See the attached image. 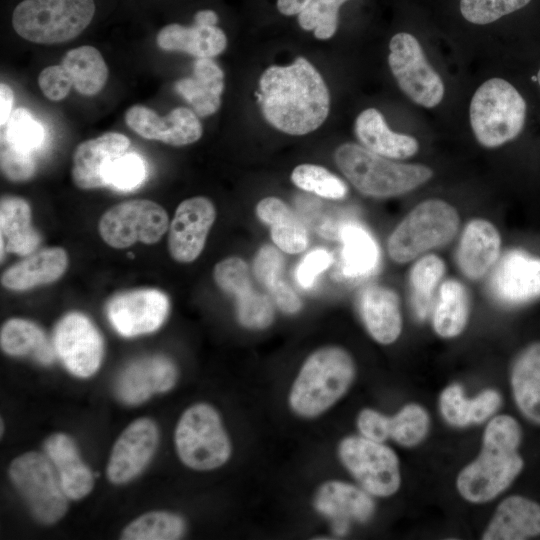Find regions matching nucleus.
<instances>
[{"mask_svg": "<svg viewBox=\"0 0 540 540\" xmlns=\"http://www.w3.org/2000/svg\"><path fill=\"white\" fill-rule=\"evenodd\" d=\"M257 96L265 120L289 135L315 131L330 110L326 82L316 67L301 56L289 65L266 68L259 78Z\"/></svg>", "mask_w": 540, "mask_h": 540, "instance_id": "f257e3e1", "label": "nucleus"}, {"mask_svg": "<svg viewBox=\"0 0 540 540\" xmlns=\"http://www.w3.org/2000/svg\"><path fill=\"white\" fill-rule=\"evenodd\" d=\"M518 422L509 415L493 417L485 427L482 450L457 477L460 495L472 503L492 500L507 489L523 468L517 449Z\"/></svg>", "mask_w": 540, "mask_h": 540, "instance_id": "f03ea898", "label": "nucleus"}, {"mask_svg": "<svg viewBox=\"0 0 540 540\" xmlns=\"http://www.w3.org/2000/svg\"><path fill=\"white\" fill-rule=\"evenodd\" d=\"M334 161L359 192L376 198L410 192L433 175V171L425 165L396 162L355 143L338 146Z\"/></svg>", "mask_w": 540, "mask_h": 540, "instance_id": "7ed1b4c3", "label": "nucleus"}, {"mask_svg": "<svg viewBox=\"0 0 540 540\" xmlns=\"http://www.w3.org/2000/svg\"><path fill=\"white\" fill-rule=\"evenodd\" d=\"M354 376L355 365L346 350L319 348L303 363L290 390L289 404L300 416H318L346 393Z\"/></svg>", "mask_w": 540, "mask_h": 540, "instance_id": "20e7f679", "label": "nucleus"}, {"mask_svg": "<svg viewBox=\"0 0 540 540\" xmlns=\"http://www.w3.org/2000/svg\"><path fill=\"white\" fill-rule=\"evenodd\" d=\"M526 102L519 91L502 78L482 83L472 96L469 119L476 140L484 147H499L523 129Z\"/></svg>", "mask_w": 540, "mask_h": 540, "instance_id": "39448f33", "label": "nucleus"}, {"mask_svg": "<svg viewBox=\"0 0 540 540\" xmlns=\"http://www.w3.org/2000/svg\"><path fill=\"white\" fill-rule=\"evenodd\" d=\"M94 13V0H23L12 13V26L27 41L58 44L81 34Z\"/></svg>", "mask_w": 540, "mask_h": 540, "instance_id": "423d86ee", "label": "nucleus"}, {"mask_svg": "<svg viewBox=\"0 0 540 540\" xmlns=\"http://www.w3.org/2000/svg\"><path fill=\"white\" fill-rule=\"evenodd\" d=\"M457 210L441 199L416 205L388 239V252L397 263L410 262L431 249L448 243L459 228Z\"/></svg>", "mask_w": 540, "mask_h": 540, "instance_id": "0eeeda50", "label": "nucleus"}, {"mask_svg": "<svg viewBox=\"0 0 540 540\" xmlns=\"http://www.w3.org/2000/svg\"><path fill=\"white\" fill-rule=\"evenodd\" d=\"M179 458L194 470L206 471L222 466L231 455V443L218 412L198 403L187 408L175 429Z\"/></svg>", "mask_w": 540, "mask_h": 540, "instance_id": "6e6552de", "label": "nucleus"}, {"mask_svg": "<svg viewBox=\"0 0 540 540\" xmlns=\"http://www.w3.org/2000/svg\"><path fill=\"white\" fill-rule=\"evenodd\" d=\"M9 476L37 520L53 524L64 516L69 498L47 455L27 452L16 457L10 464Z\"/></svg>", "mask_w": 540, "mask_h": 540, "instance_id": "1a4fd4ad", "label": "nucleus"}, {"mask_svg": "<svg viewBox=\"0 0 540 540\" xmlns=\"http://www.w3.org/2000/svg\"><path fill=\"white\" fill-rule=\"evenodd\" d=\"M338 454L346 469L370 495L387 497L399 489V460L384 442L361 435L349 436L340 442Z\"/></svg>", "mask_w": 540, "mask_h": 540, "instance_id": "9d476101", "label": "nucleus"}, {"mask_svg": "<svg viewBox=\"0 0 540 540\" xmlns=\"http://www.w3.org/2000/svg\"><path fill=\"white\" fill-rule=\"evenodd\" d=\"M169 229L166 210L156 202L134 199L109 208L100 218L98 230L112 248L124 249L140 241L155 244Z\"/></svg>", "mask_w": 540, "mask_h": 540, "instance_id": "9b49d317", "label": "nucleus"}, {"mask_svg": "<svg viewBox=\"0 0 540 540\" xmlns=\"http://www.w3.org/2000/svg\"><path fill=\"white\" fill-rule=\"evenodd\" d=\"M388 64L399 88L414 103L426 108L440 104L444 83L412 34L400 32L391 38Z\"/></svg>", "mask_w": 540, "mask_h": 540, "instance_id": "f8f14e48", "label": "nucleus"}, {"mask_svg": "<svg viewBox=\"0 0 540 540\" xmlns=\"http://www.w3.org/2000/svg\"><path fill=\"white\" fill-rule=\"evenodd\" d=\"M53 346L64 366L77 377L93 375L101 364L102 336L82 313L71 312L59 320L53 333Z\"/></svg>", "mask_w": 540, "mask_h": 540, "instance_id": "ddd939ff", "label": "nucleus"}, {"mask_svg": "<svg viewBox=\"0 0 540 540\" xmlns=\"http://www.w3.org/2000/svg\"><path fill=\"white\" fill-rule=\"evenodd\" d=\"M168 311V297L157 289L119 293L109 300L106 307L109 322L125 337L156 331L164 323Z\"/></svg>", "mask_w": 540, "mask_h": 540, "instance_id": "4468645a", "label": "nucleus"}, {"mask_svg": "<svg viewBox=\"0 0 540 540\" xmlns=\"http://www.w3.org/2000/svg\"><path fill=\"white\" fill-rule=\"evenodd\" d=\"M215 218V206L207 197L196 196L182 201L168 229L171 257L180 263H191L197 259Z\"/></svg>", "mask_w": 540, "mask_h": 540, "instance_id": "2eb2a0df", "label": "nucleus"}, {"mask_svg": "<svg viewBox=\"0 0 540 540\" xmlns=\"http://www.w3.org/2000/svg\"><path fill=\"white\" fill-rule=\"evenodd\" d=\"M124 120L139 136L171 146L192 144L203 133L198 115L186 107H176L162 117L153 109L136 104L125 111Z\"/></svg>", "mask_w": 540, "mask_h": 540, "instance_id": "dca6fc26", "label": "nucleus"}, {"mask_svg": "<svg viewBox=\"0 0 540 540\" xmlns=\"http://www.w3.org/2000/svg\"><path fill=\"white\" fill-rule=\"evenodd\" d=\"M215 11L199 10L192 25L171 23L164 26L156 36V44L165 51L187 53L196 58H213L227 47V37L217 26Z\"/></svg>", "mask_w": 540, "mask_h": 540, "instance_id": "f3484780", "label": "nucleus"}, {"mask_svg": "<svg viewBox=\"0 0 540 540\" xmlns=\"http://www.w3.org/2000/svg\"><path fill=\"white\" fill-rule=\"evenodd\" d=\"M158 443L156 424L148 418L130 423L115 442L107 465L112 483L123 484L136 477L152 458Z\"/></svg>", "mask_w": 540, "mask_h": 540, "instance_id": "a211bd4d", "label": "nucleus"}, {"mask_svg": "<svg viewBox=\"0 0 540 540\" xmlns=\"http://www.w3.org/2000/svg\"><path fill=\"white\" fill-rule=\"evenodd\" d=\"M129 146V138L118 132H106L79 143L73 153L74 184L84 190L107 187L113 163Z\"/></svg>", "mask_w": 540, "mask_h": 540, "instance_id": "6ab92c4d", "label": "nucleus"}, {"mask_svg": "<svg viewBox=\"0 0 540 540\" xmlns=\"http://www.w3.org/2000/svg\"><path fill=\"white\" fill-rule=\"evenodd\" d=\"M491 289L498 300L510 305L540 297V258L522 250L508 251L493 272Z\"/></svg>", "mask_w": 540, "mask_h": 540, "instance_id": "aec40b11", "label": "nucleus"}, {"mask_svg": "<svg viewBox=\"0 0 540 540\" xmlns=\"http://www.w3.org/2000/svg\"><path fill=\"white\" fill-rule=\"evenodd\" d=\"M314 506L333 521V530L344 535L352 521L365 522L374 512L371 495L363 488L341 481H328L320 486Z\"/></svg>", "mask_w": 540, "mask_h": 540, "instance_id": "412c9836", "label": "nucleus"}, {"mask_svg": "<svg viewBox=\"0 0 540 540\" xmlns=\"http://www.w3.org/2000/svg\"><path fill=\"white\" fill-rule=\"evenodd\" d=\"M176 379L173 362L165 356L155 355L131 363L122 373L117 391L124 402L137 404L154 393L170 390Z\"/></svg>", "mask_w": 540, "mask_h": 540, "instance_id": "4be33fe9", "label": "nucleus"}, {"mask_svg": "<svg viewBox=\"0 0 540 540\" xmlns=\"http://www.w3.org/2000/svg\"><path fill=\"white\" fill-rule=\"evenodd\" d=\"M500 247V234L490 221L482 218L469 221L457 250L461 271L470 279L482 277L497 261Z\"/></svg>", "mask_w": 540, "mask_h": 540, "instance_id": "5701e85b", "label": "nucleus"}, {"mask_svg": "<svg viewBox=\"0 0 540 540\" xmlns=\"http://www.w3.org/2000/svg\"><path fill=\"white\" fill-rule=\"evenodd\" d=\"M359 311L364 325L374 340L391 344L402 330V315L398 296L381 286L366 288L359 298Z\"/></svg>", "mask_w": 540, "mask_h": 540, "instance_id": "b1692460", "label": "nucleus"}, {"mask_svg": "<svg viewBox=\"0 0 540 540\" xmlns=\"http://www.w3.org/2000/svg\"><path fill=\"white\" fill-rule=\"evenodd\" d=\"M354 131L362 146L389 159L409 158L419 150L415 137L392 131L375 108H367L356 117Z\"/></svg>", "mask_w": 540, "mask_h": 540, "instance_id": "393cba45", "label": "nucleus"}, {"mask_svg": "<svg viewBox=\"0 0 540 540\" xmlns=\"http://www.w3.org/2000/svg\"><path fill=\"white\" fill-rule=\"evenodd\" d=\"M537 535H540V505L514 495L499 504L483 539L523 540Z\"/></svg>", "mask_w": 540, "mask_h": 540, "instance_id": "a878e982", "label": "nucleus"}, {"mask_svg": "<svg viewBox=\"0 0 540 540\" xmlns=\"http://www.w3.org/2000/svg\"><path fill=\"white\" fill-rule=\"evenodd\" d=\"M67 266L68 256L63 248L42 249L6 269L1 276V284L13 291L28 290L55 282Z\"/></svg>", "mask_w": 540, "mask_h": 540, "instance_id": "bb28decb", "label": "nucleus"}, {"mask_svg": "<svg viewBox=\"0 0 540 540\" xmlns=\"http://www.w3.org/2000/svg\"><path fill=\"white\" fill-rule=\"evenodd\" d=\"M174 88L200 117L210 116L221 106L224 73L212 58H197L192 77L181 78Z\"/></svg>", "mask_w": 540, "mask_h": 540, "instance_id": "cd10ccee", "label": "nucleus"}, {"mask_svg": "<svg viewBox=\"0 0 540 540\" xmlns=\"http://www.w3.org/2000/svg\"><path fill=\"white\" fill-rule=\"evenodd\" d=\"M44 450L55 466L69 499L78 500L91 492L94 485L93 474L82 462L70 437L55 433L46 439Z\"/></svg>", "mask_w": 540, "mask_h": 540, "instance_id": "c85d7f7f", "label": "nucleus"}, {"mask_svg": "<svg viewBox=\"0 0 540 540\" xmlns=\"http://www.w3.org/2000/svg\"><path fill=\"white\" fill-rule=\"evenodd\" d=\"M1 256L14 253L32 254L40 243V236L31 225L29 203L16 196H6L0 204Z\"/></svg>", "mask_w": 540, "mask_h": 540, "instance_id": "c756f323", "label": "nucleus"}, {"mask_svg": "<svg viewBox=\"0 0 540 540\" xmlns=\"http://www.w3.org/2000/svg\"><path fill=\"white\" fill-rule=\"evenodd\" d=\"M256 214L270 227L272 241L282 252L298 254L306 249V228L283 200L273 196L261 199Z\"/></svg>", "mask_w": 540, "mask_h": 540, "instance_id": "7c9ffc66", "label": "nucleus"}, {"mask_svg": "<svg viewBox=\"0 0 540 540\" xmlns=\"http://www.w3.org/2000/svg\"><path fill=\"white\" fill-rule=\"evenodd\" d=\"M511 386L520 411L540 424V342L527 347L516 359Z\"/></svg>", "mask_w": 540, "mask_h": 540, "instance_id": "2f4dec72", "label": "nucleus"}, {"mask_svg": "<svg viewBox=\"0 0 540 540\" xmlns=\"http://www.w3.org/2000/svg\"><path fill=\"white\" fill-rule=\"evenodd\" d=\"M60 65L70 77L73 88L84 96L98 94L108 80V67L102 54L90 45L67 51Z\"/></svg>", "mask_w": 540, "mask_h": 540, "instance_id": "473e14b6", "label": "nucleus"}, {"mask_svg": "<svg viewBox=\"0 0 540 540\" xmlns=\"http://www.w3.org/2000/svg\"><path fill=\"white\" fill-rule=\"evenodd\" d=\"M0 344L8 355H30L44 365L51 364L56 353L42 329L35 323L21 318H12L3 324Z\"/></svg>", "mask_w": 540, "mask_h": 540, "instance_id": "72a5a7b5", "label": "nucleus"}, {"mask_svg": "<svg viewBox=\"0 0 540 540\" xmlns=\"http://www.w3.org/2000/svg\"><path fill=\"white\" fill-rule=\"evenodd\" d=\"M469 296L458 280L448 279L441 284L432 311L435 332L443 338L458 336L469 317Z\"/></svg>", "mask_w": 540, "mask_h": 540, "instance_id": "f704fd0d", "label": "nucleus"}, {"mask_svg": "<svg viewBox=\"0 0 540 540\" xmlns=\"http://www.w3.org/2000/svg\"><path fill=\"white\" fill-rule=\"evenodd\" d=\"M342 242V271L348 277L370 274L379 261V250L370 233L356 223H344L339 236Z\"/></svg>", "mask_w": 540, "mask_h": 540, "instance_id": "c9c22d12", "label": "nucleus"}, {"mask_svg": "<svg viewBox=\"0 0 540 540\" xmlns=\"http://www.w3.org/2000/svg\"><path fill=\"white\" fill-rule=\"evenodd\" d=\"M445 273L444 261L433 254L421 256L413 264L410 275L411 302L418 319L433 311L434 293Z\"/></svg>", "mask_w": 540, "mask_h": 540, "instance_id": "e433bc0d", "label": "nucleus"}, {"mask_svg": "<svg viewBox=\"0 0 540 540\" xmlns=\"http://www.w3.org/2000/svg\"><path fill=\"white\" fill-rule=\"evenodd\" d=\"M185 530L183 519L173 513L153 511L138 517L122 533L125 540H175Z\"/></svg>", "mask_w": 540, "mask_h": 540, "instance_id": "4c0bfd02", "label": "nucleus"}, {"mask_svg": "<svg viewBox=\"0 0 540 540\" xmlns=\"http://www.w3.org/2000/svg\"><path fill=\"white\" fill-rule=\"evenodd\" d=\"M44 138L43 126L23 107L14 109L2 127L1 143L29 154L42 146Z\"/></svg>", "mask_w": 540, "mask_h": 540, "instance_id": "58836bf2", "label": "nucleus"}, {"mask_svg": "<svg viewBox=\"0 0 540 540\" xmlns=\"http://www.w3.org/2000/svg\"><path fill=\"white\" fill-rule=\"evenodd\" d=\"M298 188L327 199H341L347 194L346 184L326 168L315 164H300L291 173Z\"/></svg>", "mask_w": 540, "mask_h": 540, "instance_id": "ea45409f", "label": "nucleus"}, {"mask_svg": "<svg viewBox=\"0 0 540 540\" xmlns=\"http://www.w3.org/2000/svg\"><path fill=\"white\" fill-rule=\"evenodd\" d=\"M429 427L430 418L426 410L411 403L390 417V438L402 446L412 447L425 438Z\"/></svg>", "mask_w": 540, "mask_h": 540, "instance_id": "a19ab883", "label": "nucleus"}, {"mask_svg": "<svg viewBox=\"0 0 540 540\" xmlns=\"http://www.w3.org/2000/svg\"><path fill=\"white\" fill-rule=\"evenodd\" d=\"M348 0H311L297 15L299 26L312 31L319 40L334 36L338 28L339 9Z\"/></svg>", "mask_w": 540, "mask_h": 540, "instance_id": "79ce46f5", "label": "nucleus"}, {"mask_svg": "<svg viewBox=\"0 0 540 540\" xmlns=\"http://www.w3.org/2000/svg\"><path fill=\"white\" fill-rule=\"evenodd\" d=\"M236 298L239 323L248 329H264L274 320V307L268 296L250 288Z\"/></svg>", "mask_w": 540, "mask_h": 540, "instance_id": "37998d69", "label": "nucleus"}, {"mask_svg": "<svg viewBox=\"0 0 540 540\" xmlns=\"http://www.w3.org/2000/svg\"><path fill=\"white\" fill-rule=\"evenodd\" d=\"M531 0H460V12L470 23L485 25L513 13Z\"/></svg>", "mask_w": 540, "mask_h": 540, "instance_id": "c03bdc74", "label": "nucleus"}, {"mask_svg": "<svg viewBox=\"0 0 540 540\" xmlns=\"http://www.w3.org/2000/svg\"><path fill=\"white\" fill-rule=\"evenodd\" d=\"M147 177V168L142 157L135 153H124L113 163L109 175V187L129 192L140 187Z\"/></svg>", "mask_w": 540, "mask_h": 540, "instance_id": "a18cd8bd", "label": "nucleus"}, {"mask_svg": "<svg viewBox=\"0 0 540 540\" xmlns=\"http://www.w3.org/2000/svg\"><path fill=\"white\" fill-rule=\"evenodd\" d=\"M213 278L221 290L235 297L252 288L248 265L239 257H228L218 262Z\"/></svg>", "mask_w": 540, "mask_h": 540, "instance_id": "49530a36", "label": "nucleus"}, {"mask_svg": "<svg viewBox=\"0 0 540 540\" xmlns=\"http://www.w3.org/2000/svg\"><path fill=\"white\" fill-rule=\"evenodd\" d=\"M439 407L444 419L456 427L472 424L471 399L458 384L446 387L440 395Z\"/></svg>", "mask_w": 540, "mask_h": 540, "instance_id": "de8ad7c7", "label": "nucleus"}, {"mask_svg": "<svg viewBox=\"0 0 540 540\" xmlns=\"http://www.w3.org/2000/svg\"><path fill=\"white\" fill-rule=\"evenodd\" d=\"M1 171L13 182H23L32 178L36 164L32 154L17 150L8 144L1 143Z\"/></svg>", "mask_w": 540, "mask_h": 540, "instance_id": "09e8293b", "label": "nucleus"}, {"mask_svg": "<svg viewBox=\"0 0 540 540\" xmlns=\"http://www.w3.org/2000/svg\"><path fill=\"white\" fill-rule=\"evenodd\" d=\"M284 260L277 248L264 245L256 253L253 262L255 278L265 287L272 281L282 277Z\"/></svg>", "mask_w": 540, "mask_h": 540, "instance_id": "8fccbe9b", "label": "nucleus"}, {"mask_svg": "<svg viewBox=\"0 0 540 540\" xmlns=\"http://www.w3.org/2000/svg\"><path fill=\"white\" fill-rule=\"evenodd\" d=\"M38 85L46 98L61 101L70 92L72 81L61 65L44 68L38 76Z\"/></svg>", "mask_w": 540, "mask_h": 540, "instance_id": "3c124183", "label": "nucleus"}, {"mask_svg": "<svg viewBox=\"0 0 540 540\" xmlns=\"http://www.w3.org/2000/svg\"><path fill=\"white\" fill-rule=\"evenodd\" d=\"M360 435L377 442H384L390 437V417L374 410L363 409L357 418Z\"/></svg>", "mask_w": 540, "mask_h": 540, "instance_id": "603ef678", "label": "nucleus"}, {"mask_svg": "<svg viewBox=\"0 0 540 540\" xmlns=\"http://www.w3.org/2000/svg\"><path fill=\"white\" fill-rule=\"evenodd\" d=\"M332 263V256L324 249L308 253L296 269V279L303 288H311L316 277Z\"/></svg>", "mask_w": 540, "mask_h": 540, "instance_id": "864d4df0", "label": "nucleus"}, {"mask_svg": "<svg viewBox=\"0 0 540 540\" xmlns=\"http://www.w3.org/2000/svg\"><path fill=\"white\" fill-rule=\"evenodd\" d=\"M266 288L283 313L292 315L300 311L302 307L300 298L282 277L269 283Z\"/></svg>", "mask_w": 540, "mask_h": 540, "instance_id": "5fc2aeb1", "label": "nucleus"}, {"mask_svg": "<svg viewBox=\"0 0 540 540\" xmlns=\"http://www.w3.org/2000/svg\"><path fill=\"white\" fill-rule=\"evenodd\" d=\"M501 396L494 389H486L471 398L472 424H478L489 419L499 408Z\"/></svg>", "mask_w": 540, "mask_h": 540, "instance_id": "6e6d98bb", "label": "nucleus"}, {"mask_svg": "<svg viewBox=\"0 0 540 540\" xmlns=\"http://www.w3.org/2000/svg\"><path fill=\"white\" fill-rule=\"evenodd\" d=\"M14 103V94L11 87L1 82L0 84V126L1 128L7 123L12 111Z\"/></svg>", "mask_w": 540, "mask_h": 540, "instance_id": "4d7b16f0", "label": "nucleus"}, {"mask_svg": "<svg viewBox=\"0 0 540 540\" xmlns=\"http://www.w3.org/2000/svg\"><path fill=\"white\" fill-rule=\"evenodd\" d=\"M311 0H277L278 11L285 16L298 15Z\"/></svg>", "mask_w": 540, "mask_h": 540, "instance_id": "13d9d810", "label": "nucleus"}, {"mask_svg": "<svg viewBox=\"0 0 540 540\" xmlns=\"http://www.w3.org/2000/svg\"><path fill=\"white\" fill-rule=\"evenodd\" d=\"M536 78H537V82H538L539 85H540V69H539V71H538V73H537Z\"/></svg>", "mask_w": 540, "mask_h": 540, "instance_id": "bf43d9fd", "label": "nucleus"}, {"mask_svg": "<svg viewBox=\"0 0 540 540\" xmlns=\"http://www.w3.org/2000/svg\"><path fill=\"white\" fill-rule=\"evenodd\" d=\"M3 433V422L1 421V434Z\"/></svg>", "mask_w": 540, "mask_h": 540, "instance_id": "052dcab7", "label": "nucleus"}]
</instances>
